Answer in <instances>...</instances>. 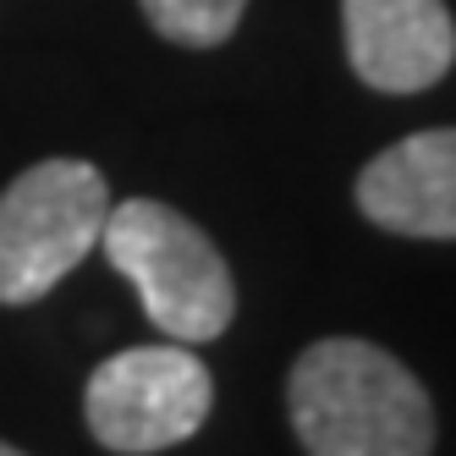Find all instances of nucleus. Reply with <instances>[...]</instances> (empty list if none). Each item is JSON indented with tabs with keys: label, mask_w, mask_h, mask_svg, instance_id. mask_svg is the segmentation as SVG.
I'll list each match as a JSON object with an SVG mask.
<instances>
[{
	"label": "nucleus",
	"mask_w": 456,
	"mask_h": 456,
	"mask_svg": "<svg viewBox=\"0 0 456 456\" xmlns=\"http://www.w3.org/2000/svg\"><path fill=\"white\" fill-rule=\"evenodd\" d=\"M100 248L133 281L149 324L166 341L204 346L225 336V324L237 314V281L225 270L220 248L182 209L159 204V199L110 204Z\"/></svg>",
	"instance_id": "nucleus-2"
},
{
	"label": "nucleus",
	"mask_w": 456,
	"mask_h": 456,
	"mask_svg": "<svg viewBox=\"0 0 456 456\" xmlns=\"http://www.w3.org/2000/svg\"><path fill=\"white\" fill-rule=\"evenodd\" d=\"M110 187L88 159H39L0 192V303L22 308L100 248Z\"/></svg>",
	"instance_id": "nucleus-3"
},
{
	"label": "nucleus",
	"mask_w": 456,
	"mask_h": 456,
	"mask_svg": "<svg viewBox=\"0 0 456 456\" xmlns=\"http://www.w3.org/2000/svg\"><path fill=\"white\" fill-rule=\"evenodd\" d=\"M138 6L159 39L187 50H215L237 34L248 0H138Z\"/></svg>",
	"instance_id": "nucleus-7"
},
{
	"label": "nucleus",
	"mask_w": 456,
	"mask_h": 456,
	"mask_svg": "<svg viewBox=\"0 0 456 456\" xmlns=\"http://www.w3.org/2000/svg\"><path fill=\"white\" fill-rule=\"evenodd\" d=\"M286 412L308 456H435V402L374 341H314L286 379Z\"/></svg>",
	"instance_id": "nucleus-1"
},
{
	"label": "nucleus",
	"mask_w": 456,
	"mask_h": 456,
	"mask_svg": "<svg viewBox=\"0 0 456 456\" xmlns=\"http://www.w3.org/2000/svg\"><path fill=\"white\" fill-rule=\"evenodd\" d=\"M357 209L379 232L456 242V126L390 143L357 171Z\"/></svg>",
	"instance_id": "nucleus-6"
},
{
	"label": "nucleus",
	"mask_w": 456,
	"mask_h": 456,
	"mask_svg": "<svg viewBox=\"0 0 456 456\" xmlns=\"http://www.w3.org/2000/svg\"><path fill=\"white\" fill-rule=\"evenodd\" d=\"M215 407V379L204 357L182 341L126 346L88 374L83 418L88 435L121 456H154L192 440Z\"/></svg>",
	"instance_id": "nucleus-4"
},
{
	"label": "nucleus",
	"mask_w": 456,
	"mask_h": 456,
	"mask_svg": "<svg viewBox=\"0 0 456 456\" xmlns=\"http://www.w3.org/2000/svg\"><path fill=\"white\" fill-rule=\"evenodd\" d=\"M346 61L379 94H423L456 61L445 0H341Z\"/></svg>",
	"instance_id": "nucleus-5"
},
{
	"label": "nucleus",
	"mask_w": 456,
	"mask_h": 456,
	"mask_svg": "<svg viewBox=\"0 0 456 456\" xmlns=\"http://www.w3.org/2000/svg\"><path fill=\"white\" fill-rule=\"evenodd\" d=\"M0 456H22V451H17V445H6V440H0Z\"/></svg>",
	"instance_id": "nucleus-8"
}]
</instances>
